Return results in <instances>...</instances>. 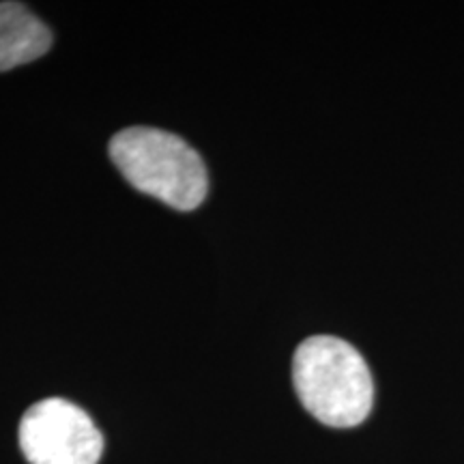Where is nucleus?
I'll return each mask as SVG.
<instances>
[{
    "label": "nucleus",
    "instance_id": "nucleus-1",
    "mask_svg": "<svg viewBox=\"0 0 464 464\" xmlns=\"http://www.w3.org/2000/svg\"><path fill=\"white\" fill-rule=\"evenodd\" d=\"M295 392L314 420L332 428L365 421L374 404V381L362 353L334 335H312L293 357Z\"/></svg>",
    "mask_w": 464,
    "mask_h": 464
},
{
    "label": "nucleus",
    "instance_id": "nucleus-4",
    "mask_svg": "<svg viewBox=\"0 0 464 464\" xmlns=\"http://www.w3.org/2000/svg\"><path fill=\"white\" fill-rule=\"evenodd\" d=\"M50 45V28L24 5L0 3V72L37 61Z\"/></svg>",
    "mask_w": 464,
    "mask_h": 464
},
{
    "label": "nucleus",
    "instance_id": "nucleus-3",
    "mask_svg": "<svg viewBox=\"0 0 464 464\" xmlns=\"http://www.w3.org/2000/svg\"><path fill=\"white\" fill-rule=\"evenodd\" d=\"M20 448L28 464H100L103 437L78 404L45 398L22 417Z\"/></svg>",
    "mask_w": 464,
    "mask_h": 464
},
{
    "label": "nucleus",
    "instance_id": "nucleus-2",
    "mask_svg": "<svg viewBox=\"0 0 464 464\" xmlns=\"http://www.w3.org/2000/svg\"><path fill=\"white\" fill-rule=\"evenodd\" d=\"M110 158L131 188L179 211L200 207L207 168L183 138L155 127H127L110 142Z\"/></svg>",
    "mask_w": 464,
    "mask_h": 464
}]
</instances>
